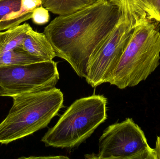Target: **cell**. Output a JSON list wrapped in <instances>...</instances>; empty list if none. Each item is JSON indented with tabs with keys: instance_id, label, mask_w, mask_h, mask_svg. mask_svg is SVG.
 <instances>
[{
	"instance_id": "cell-10",
	"label": "cell",
	"mask_w": 160,
	"mask_h": 159,
	"mask_svg": "<svg viewBox=\"0 0 160 159\" xmlns=\"http://www.w3.org/2000/svg\"><path fill=\"white\" fill-rule=\"evenodd\" d=\"M41 6H43L41 0H21L19 11L7 19L0 27V31L17 27L23 21L32 19L35 9Z\"/></svg>"
},
{
	"instance_id": "cell-3",
	"label": "cell",
	"mask_w": 160,
	"mask_h": 159,
	"mask_svg": "<svg viewBox=\"0 0 160 159\" xmlns=\"http://www.w3.org/2000/svg\"><path fill=\"white\" fill-rule=\"evenodd\" d=\"M160 23L148 18L138 25L109 82L120 89L146 80L160 64Z\"/></svg>"
},
{
	"instance_id": "cell-17",
	"label": "cell",
	"mask_w": 160,
	"mask_h": 159,
	"mask_svg": "<svg viewBox=\"0 0 160 159\" xmlns=\"http://www.w3.org/2000/svg\"><path fill=\"white\" fill-rule=\"evenodd\" d=\"M155 149L156 159H160V136H158L156 143Z\"/></svg>"
},
{
	"instance_id": "cell-8",
	"label": "cell",
	"mask_w": 160,
	"mask_h": 159,
	"mask_svg": "<svg viewBox=\"0 0 160 159\" xmlns=\"http://www.w3.org/2000/svg\"><path fill=\"white\" fill-rule=\"evenodd\" d=\"M22 49L37 58L45 61H51L56 57L52 45L44 33H39L31 28L26 34Z\"/></svg>"
},
{
	"instance_id": "cell-14",
	"label": "cell",
	"mask_w": 160,
	"mask_h": 159,
	"mask_svg": "<svg viewBox=\"0 0 160 159\" xmlns=\"http://www.w3.org/2000/svg\"><path fill=\"white\" fill-rule=\"evenodd\" d=\"M49 11L43 6L36 8L33 12L32 19L34 23L38 25H44L50 20Z\"/></svg>"
},
{
	"instance_id": "cell-18",
	"label": "cell",
	"mask_w": 160,
	"mask_h": 159,
	"mask_svg": "<svg viewBox=\"0 0 160 159\" xmlns=\"http://www.w3.org/2000/svg\"><path fill=\"white\" fill-rule=\"evenodd\" d=\"M0 36H1V32H0Z\"/></svg>"
},
{
	"instance_id": "cell-1",
	"label": "cell",
	"mask_w": 160,
	"mask_h": 159,
	"mask_svg": "<svg viewBox=\"0 0 160 159\" xmlns=\"http://www.w3.org/2000/svg\"><path fill=\"white\" fill-rule=\"evenodd\" d=\"M121 2L95 0L78 10L58 16L44 29L56 57L66 61L81 77H86L91 56L105 41L122 13Z\"/></svg>"
},
{
	"instance_id": "cell-2",
	"label": "cell",
	"mask_w": 160,
	"mask_h": 159,
	"mask_svg": "<svg viewBox=\"0 0 160 159\" xmlns=\"http://www.w3.org/2000/svg\"><path fill=\"white\" fill-rule=\"evenodd\" d=\"M13 104L0 123V143L8 144L48 127L63 105L59 89L33 91L12 97Z\"/></svg>"
},
{
	"instance_id": "cell-4",
	"label": "cell",
	"mask_w": 160,
	"mask_h": 159,
	"mask_svg": "<svg viewBox=\"0 0 160 159\" xmlns=\"http://www.w3.org/2000/svg\"><path fill=\"white\" fill-rule=\"evenodd\" d=\"M107 100L93 94L77 100L49 129L41 142L46 147L72 149L90 137L107 118Z\"/></svg>"
},
{
	"instance_id": "cell-9",
	"label": "cell",
	"mask_w": 160,
	"mask_h": 159,
	"mask_svg": "<svg viewBox=\"0 0 160 159\" xmlns=\"http://www.w3.org/2000/svg\"><path fill=\"white\" fill-rule=\"evenodd\" d=\"M31 28L30 24L25 23L1 32L0 53L17 49H22L24 38Z\"/></svg>"
},
{
	"instance_id": "cell-11",
	"label": "cell",
	"mask_w": 160,
	"mask_h": 159,
	"mask_svg": "<svg viewBox=\"0 0 160 159\" xmlns=\"http://www.w3.org/2000/svg\"><path fill=\"white\" fill-rule=\"evenodd\" d=\"M95 0H41L43 7L58 16L66 15L92 3Z\"/></svg>"
},
{
	"instance_id": "cell-5",
	"label": "cell",
	"mask_w": 160,
	"mask_h": 159,
	"mask_svg": "<svg viewBox=\"0 0 160 159\" xmlns=\"http://www.w3.org/2000/svg\"><path fill=\"white\" fill-rule=\"evenodd\" d=\"M120 2L122 13L117 24L88 63L86 81L93 88L109 83L137 26L149 18L145 11L131 5L128 0Z\"/></svg>"
},
{
	"instance_id": "cell-13",
	"label": "cell",
	"mask_w": 160,
	"mask_h": 159,
	"mask_svg": "<svg viewBox=\"0 0 160 159\" xmlns=\"http://www.w3.org/2000/svg\"><path fill=\"white\" fill-rule=\"evenodd\" d=\"M21 0H0V27L8 18L19 11Z\"/></svg>"
},
{
	"instance_id": "cell-12",
	"label": "cell",
	"mask_w": 160,
	"mask_h": 159,
	"mask_svg": "<svg viewBox=\"0 0 160 159\" xmlns=\"http://www.w3.org/2000/svg\"><path fill=\"white\" fill-rule=\"evenodd\" d=\"M45 61L29 54L22 49H17L0 53V66L23 65Z\"/></svg>"
},
{
	"instance_id": "cell-16",
	"label": "cell",
	"mask_w": 160,
	"mask_h": 159,
	"mask_svg": "<svg viewBox=\"0 0 160 159\" xmlns=\"http://www.w3.org/2000/svg\"><path fill=\"white\" fill-rule=\"evenodd\" d=\"M151 12V18L160 23V0H148Z\"/></svg>"
},
{
	"instance_id": "cell-15",
	"label": "cell",
	"mask_w": 160,
	"mask_h": 159,
	"mask_svg": "<svg viewBox=\"0 0 160 159\" xmlns=\"http://www.w3.org/2000/svg\"><path fill=\"white\" fill-rule=\"evenodd\" d=\"M109 1L119 2L120 0H109ZM128 1L130 4L134 7L143 10L148 14L149 18L152 19L151 18V10H150L148 0H128Z\"/></svg>"
},
{
	"instance_id": "cell-6",
	"label": "cell",
	"mask_w": 160,
	"mask_h": 159,
	"mask_svg": "<svg viewBox=\"0 0 160 159\" xmlns=\"http://www.w3.org/2000/svg\"><path fill=\"white\" fill-rule=\"evenodd\" d=\"M98 154L86 159H156L155 149L148 143L143 131L132 118L106 128L99 139Z\"/></svg>"
},
{
	"instance_id": "cell-7",
	"label": "cell",
	"mask_w": 160,
	"mask_h": 159,
	"mask_svg": "<svg viewBox=\"0 0 160 159\" xmlns=\"http://www.w3.org/2000/svg\"><path fill=\"white\" fill-rule=\"evenodd\" d=\"M52 60L23 65L0 66V96L13 97L55 87L60 79Z\"/></svg>"
}]
</instances>
